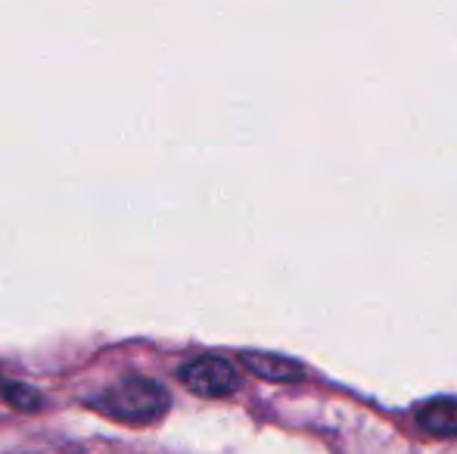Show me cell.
I'll return each mask as SVG.
<instances>
[{"instance_id": "6da1fadb", "label": "cell", "mask_w": 457, "mask_h": 454, "mask_svg": "<svg viewBox=\"0 0 457 454\" xmlns=\"http://www.w3.org/2000/svg\"><path fill=\"white\" fill-rule=\"evenodd\" d=\"M169 392L162 383L146 380V376H128V380L115 383V386L96 392L87 399V405L96 414L109 420H119L128 426H150L169 411Z\"/></svg>"}, {"instance_id": "7a4b0ae2", "label": "cell", "mask_w": 457, "mask_h": 454, "mask_svg": "<svg viewBox=\"0 0 457 454\" xmlns=\"http://www.w3.org/2000/svg\"><path fill=\"white\" fill-rule=\"evenodd\" d=\"M181 383L190 392L203 395V399H224V395L237 392L240 386V374L228 358L203 355L196 361L181 367Z\"/></svg>"}, {"instance_id": "3957f363", "label": "cell", "mask_w": 457, "mask_h": 454, "mask_svg": "<svg viewBox=\"0 0 457 454\" xmlns=\"http://www.w3.org/2000/svg\"><path fill=\"white\" fill-rule=\"evenodd\" d=\"M414 417L420 430L433 433V436H457V399L439 395V399L420 401Z\"/></svg>"}, {"instance_id": "277c9868", "label": "cell", "mask_w": 457, "mask_h": 454, "mask_svg": "<svg viewBox=\"0 0 457 454\" xmlns=\"http://www.w3.org/2000/svg\"><path fill=\"white\" fill-rule=\"evenodd\" d=\"M243 364H246L253 374L265 376L274 383H289L305 376V367L295 364L293 358H280V355H265V351H243Z\"/></svg>"}, {"instance_id": "5b68a950", "label": "cell", "mask_w": 457, "mask_h": 454, "mask_svg": "<svg viewBox=\"0 0 457 454\" xmlns=\"http://www.w3.org/2000/svg\"><path fill=\"white\" fill-rule=\"evenodd\" d=\"M6 392V383H0V395H4Z\"/></svg>"}]
</instances>
